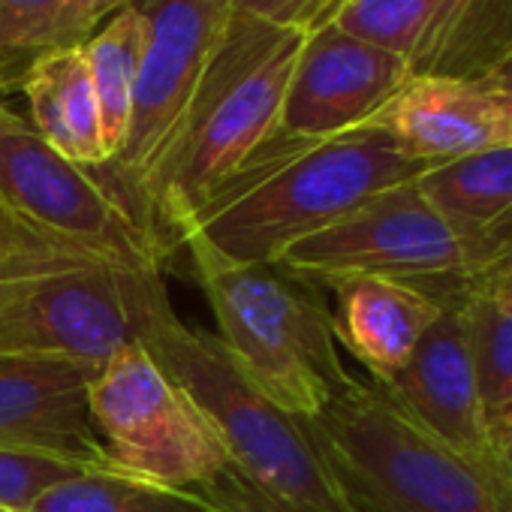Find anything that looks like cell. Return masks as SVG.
I'll return each instance as SVG.
<instances>
[{"label": "cell", "mask_w": 512, "mask_h": 512, "mask_svg": "<svg viewBox=\"0 0 512 512\" xmlns=\"http://www.w3.org/2000/svg\"><path fill=\"white\" fill-rule=\"evenodd\" d=\"M305 43L302 31L278 28L232 10L202 70V79L157 160L139 226L160 266L175 256V238L275 136L287 85Z\"/></svg>", "instance_id": "cell-1"}, {"label": "cell", "mask_w": 512, "mask_h": 512, "mask_svg": "<svg viewBox=\"0 0 512 512\" xmlns=\"http://www.w3.org/2000/svg\"><path fill=\"white\" fill-rule=\"evenodd\" d=\"M428 169L434 166L407 157L374 124L320 142L275 136L187 220L175 253L202 250L229 263H278L293 244Z\"/></svg>", "instance_id": "cell-2"}, {"label": "cell", "mask_w": 512, "mask_h": 512, "mask_svg": "<svg viewBox=\"0 0 512 512\" xmlns=\"http://www.w3.org/2000/svg\"><path fill=\"white\" fill-rule=\"evenodd\" d=\"M139 344L190 395L223 440L232 467L296 512H356L308 419L256 386L217 335L187 326L166 287L145 308Z\"/></svg>", "instance_id": "cell-3"}, {"label": "cell", "mask_w": 512, "mask_h": 512, "mask_svg": "<svg viewBox=\"0 0 512 512\" xmlns=\"http://www.w3.org/2000/svg\"><path fill=\"white\" fill-rule=\"evenodd\" d=\"M241 371L299 419H317L356 377L344 368L323 287L281 263L184 250Z\"/></svg>", "instance_id": "cell-4"}, {"label": "cell", "mask_w": 512, "mask_h": 512, "mask_svg": "<svg viewBox=\"0 0 512 512\" xmlns=\"http://www.w3.org/2000/svg\"><path fill=\"white\" fill-rule=\"evenodd\" d=\"M356 512H512V500L413 422L374 380L308 419Z\"/></svg>", "instance_id": "cell-5"}, {"label": "cell", "mask_w": 512, "mask_h": 512, "mask_svg": "<svg viewBox=\"0 0 512 512\" xmlns=\"http://www.w3.org/2000/svg\"><path fill=\"white\" fill-rule=\"evenodd\" d=\"M88 413L118 473L205 494L232 467L214 425L142 344L97 368Z\"/></svg>", "instance_id": "cell-6"}, {"label": "cell", "mask_w": 512, "mask_h": 512, "mask_svg": "<svg viewBox=\"0 0 512 512\" xmlns=\"http://www.w3.org/2000/svg\"><path fill=\"white\" fill-rule=\"evenodd\" d=\"M0 205L61 253L133 272L160 269L151 238L100 178L0 106Z\"/></svg>", "instance_id": "cell-7"}, {"label": "cell", "mask_w": 512, "mask_h": 512, "mask_svg": "<svg viewBox=\"0 0 512 512\" xmlns=\"http://www.w3.org/2000/svg\"><path fill=\"white\" fill-rule=\"evenodd\" d=\"M278 263L323 290L344 278H395L428 290L482 275L470 247L431 208L416 181L374 196L293 244Z\"/></svg>", "instance_id": "cell-8"}, {"label": "cell", "mask_w": 512, "mask_h": 512, "mask_svg": "<svg viewBox=\"0 0 512 512\" xmlns=\"http://www.w3.org/2000/svg\"><path fill=\"white\" fill-rule=\"evenodd\" d=\"M130 4L142 13L148 28L130 124L121 151L91 172L139 223L145 184L235 7L232 0H130Z\"/></svg>", "instance_id": "cell-9"}, {"label": "cell", "mask_w": 512, "mask_h": 512, "mask_svg": "<svg viewBox=\"0 0 512 512\" xmlns=\"http://www.w3.org/2000/svg\"><path fill=\"white\" fill-rule=\"evenodd\" d=\"M163 287L160 269L133 272L109 263L46 275L0 308V353L64 359L97 371L139 344L145 308Z\"/></svg>", "instance_id": "cell-10"}, {"label": "cell", "mask_w": 512, "mask_h": 512, "mask_svg": "<svg viewBox=\"0 0 512 512\" xmlns=\"http://www.w3.org/2000/svg\"><path fill=\"white\" fill-rule=\"evenodd\" d=\"M470 278L446 284L437 299L443 302L440 317L416 344L410 362L389 383H377L413 422H419L446 449L464 458L476 473H482L494 488L512 500V479L497 446L485 407L479 398L461 290Z\"/></svg>", "instance_id": "cell-11"}, {"label": "cell", "mask_w": 512, "mask_h": 512, "mask_svg": "<svg viewBox=\"0 0 512 512\" xmlns=\"http://www.w3.org/2000/svg\"><path fill=\"white\" fill-rule=\"evenodd\" d=\"M410 79L404 58L374 49L332 22L305 34L278 139L320 142L365 127Z\"/></svg>", "instance_id": "cell-12"}, {"label": "cell", "mask_w": 512, "mask_h": 512, "mask_svg": "<svg viewBox=\"0 0 512 512\" xmlns=\"http://www.w3.org/2000/svg\"><path fill=\"white\" fill-rule=\"evenodd\" d=\"M94 374L64 359L0 353V449L115 470L88 413Z\"/></svg>", "instance_id": "cell-13"}, {"label": "cell", "mask_w": 512, "mask_h": 512, "mask_svg": "<svg viewBox=\"0 0 512 512\" xmlns=\"http://www.w3.org/2000/svg\"><path fill=\"white\" fill-rule=\"evenodd\" d=\"M368 124L386 130L407 157L428 166L506 145L497 97L455 79L410 76Z\"/></svg>", "instance_id": "cell-14"}, {"label": "cell", "mask_w": 512, "mask_h": 512, "mask_svg": "<svg viewBox=\"0 0 512 512\" xmlns=\"http://www.w3.org/2000/svg\"><path fill=\"white\" fill-rule=\"evenodd\" d=\"M326 290L335 293L338 347H347L380 386L398 377L443 311L437 296L395 278H344Z\"/></svg>", "instance_id": "cell-15"}, {"label": "cell", "mask_w": 512, "mask_h": 512, "mask_svg": "<svg viewBox=\"0 0 512 512\" xmlns=\"http://www.w3.org/2000/svg\"><path fill=\"white\" fill-rule=\"evenodd\" d=\"M416 184L482 272L512 260V145L440 163Z\"/></svg>", "instance_id": "cell-16"}, {"label": "cell", "mask_w": 512, "mask_h": 512, "mask_svg": "<svg viewBox=\"0 0 512 512\" xmlns=\"http://www.w3.org/2000/svg\"><path fill=\"white\" fill-rule=\"evenodd\" d=\"M31 106V127L67 160L100 169L109 163L100 100L82 49H61L40 58L22 82Z\"/></svg>", "instance_id": "cell-17"}, {"label": "cell", "mask_w": 512, "mask_h": 512, "mask_svg": "<svg viewBox=\"0 0 512 512\" xmlns=\"http://www.w3.org/2000/svg\"><path fill=\"white\" fill-rule=\"evenodd\" d=\"M512 55V0H437L410 76L482 85Z\"/></svg>", "instance_id": "cell-18"}, {"label": "cell", "mask_w": 512, "mask_h": 512, "mask_svg": "<svg viewBox=\"0 0 512 512\" xmlns=\"http://www.w3.org/2000/svg\"><path fill=\"white\" fill-rule=\"evenodd\" d=\"M461 305L485 419L503 449L512 422V260L473 275L461 290Z\"/></svg>", "instance_id": "cell-19"}, {"label": "cell", "mask_w": 512, "mask_h": 512, "mask_svg": "<svg viewBox=\"0 0 512 512\" xmlns=\"http://www.w3.org/2000/svg\"><path fill=\"white\" fill-rule=\"evenodd\" d=\"M145 37H148V28H145L142 13L133 4H127L118 13H112L82 46L85 64H88V73L100 100L109 160L121 151L124 136H127Z\"/></svg>", "instance_id": "cell-20"}, {"label": "cell", "mask_w": 512, "mask_h": 512, "mask_svg": "<svg viewBox=\"0 0 512 512\" xmlns=\"http://www.w3.org/2000/svg\"><path fill=\"white\" fill-rule=\"evenodd\" d=\"M31 512H220L199 491H184L118 470H88L52 485Z\"/></svg>", "instance_id": "cell-21"}, {"label": "cell", "mask_w": 512, "mask_h": 512, "mask_svg": "<svg viewBox=\"0 0 512 512\" xmlns=\"http://www.w3.org/2000/svg\"><path fill=\"white\" fill-rule=\"evenodd\" d=\"M67 46V0H0V91H22L31 67Z\"/></svg>", "instance_id": "cell-22"}, {"label": "cell", "mask_w": 512, "mask_h": 512, "mask_svg": "<svg viewBox=\"0 0 512 512\" xmlns=\"http://www.w3.org/2000/svg\"><path fill=\"white\" fill-rule=\"evenodd\" d=\"M437 0H344L332 25L344 34L410 61Z\"/></svg>", "instance_id": "cell-23"}, {"label": "cell", "mask_w": 512, "mask_h": 512, "mask_svg": "<svg viewBox=\"0 0 512 512\" xmlns=\"http://www.w3.org/2000/svg\"><path fill=\"white\" fill-rule=\"evenodd\" d=\"M79 473H88V470L64 458L0 449V506L13 512H31V506L52 485L73 479Z\"/></svg>", "instance_id": "cell-24"}, {"label": "cell", "mask_w": 512, "mask_h": 512, "mask_svg": "<svg viewBox=\"0 0 512 512\" xmlns=\"http://www.w3.org/2000/svg\"><path fill=\"white\" fill-rule=\"evenodd\" d=\"M344 0H232L235 10H244L278 28H293L311 34L335 19Z\"/></svg>", "instance_id": "cell-25"}, {"label": "cell", "mask_w": 512, "mask_h": 512, "mask_svg": "<svg viewBox=\"0 0 512 512\" xmlns=\"http://www.w3.org/2000/svg\"><path fill=\"white\" fill-rule=\"evenodd\" d=\"M205 497H211L220 512H296L293 506H287V503L269 497L266 491H260L256 485H250L235 467H229L205 491Z\"/></svg>", "instance_id": "cell-26"}, {"label": "cell", "mask_w": 512, "mask_h": 512, "mask_svg": "<svg viewBox=\"0 0 512 512\" xmlns=\"http://www.w3.org/2000/svg\"><path fill=\"white\" fill-rule=\"evenodd\" d=\"M55 256H73L61 253L43 238H37L25 223H19L4 205H0V266L10 263H31V260H55Z\"/></svg>", "instance_id": "cell-27"}, {"label": "cell", "mask_w": 512, "mask_h": 512, "mask_svg": "<svg viewBox=\"0 0 512 512\" xmlns=\"http://www.w3.org/2000/svg\"><path fill=\"white\" fill-rule=\"evenodd\" d=\"M82 263H94V260H82V256H55V260H31V263L0 266V308H7L10 302H16L40 278L73 269V266H82Z\"/></svg>", "instance_id": "cell-28"}, {"label": "cell", "mask_w": 512, "mask_h": 512, "mask_svg": "<svg viewBox=\"0 0 512 512\" xmlns=\"http://www.w3.org/2000/svg\"><path fill=\"white\" fill-rule=\"evenodd\" d=\"M130 0H67V46L82 49L88 37Z\"/></svg>", "instance_id": "cell-29"}, {"label": "cell", "mask_w": 512, "mask_h": 512, "mask_svg": "<svg viewBox=\"0 0 512 512\" xmlns=\"http://www.w3.org/2000/svg\"><path fill=\"white\" fill-rule=\"evenodd\" d=\"M482 88L494 94H512V55L482 82Z\"/></svg>", "instance_id": "cell-30"}, {"label": "cell", "mask_w": 512, "mask_h": 512, "mask_svg": "<svg viewBox=\"0 0 512 512\" xmlns=\"http://www.w3.org/2000/svg\"><path fill=\"white\" fill-rule=\"evenodd\" d=\"M494 94V91H491ZM500 109H503V121H506V145H512V94H494Z\"/></svg>", "instance_id": "cell-31"}, {"label": "cell", "mask_w": 512, "mask_h": 512, "mask_svg": "<svg viewBox=\"0 0 512 512\" xmlns=\"http://www.w3.org/2000/svg\"><path fill=\"white\" fill-rule=\"evenodd\" d=\"M503 461H506V470H509V479H512V440L503 446Z\"/></svg>", "instance_id": "cell-32"}, {"label": "cell", "mask_w": 512, "mask_h": 512, "mask_svg": "<svg viewBox=\"0 0 512 512\" xmlns=\"http://www.w3.org/2000/svg\"><path fill=\"white\" fill-rule=\"evenodd\" d=\"M509 440H512V422H509V431H506V437H503V446H506Z\"/></svg>", "instance_id": "cell-33"}, {"label": "cell", "mask_w": 512, "mask_h": 512, "mask_svg": "<svg viewBox=\"0 0 512 512\" xmlns=\"http://www.w3.org/2000/svg\"><path fill=\"white\" fill-rule=\"evenodd\" d=\"M0 512H13V509H4V506H0Z\"/></svg>", "instance_id": "cell-34"}]
</instances>
